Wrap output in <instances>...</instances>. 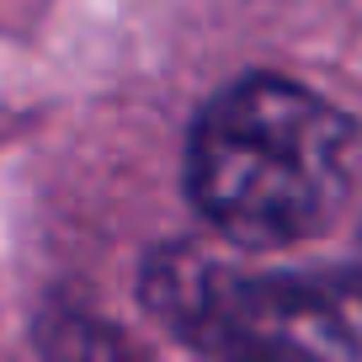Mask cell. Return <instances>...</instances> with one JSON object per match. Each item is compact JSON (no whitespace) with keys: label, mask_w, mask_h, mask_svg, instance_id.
Returning <instances> with one entry per match:
<instances>
[{"label":"cell","mask_w":362,"mask_h":362,"mask_svg":"<svg viewBox=\"0 0 362 362\" xmlns=\"http://www.w3.org/2000/svg\"><path fill=\"white\" fill-rule=\"evenodd\" d=\"M149 283L155 309L208 362H362V272L235 277L170 256Z\"/></svg>","instance_id":"7a4b0ae2"},{"label":"cell","mask_w":362,"mask_h":362,"mask_svg":"<svg viewBox=\"0 0 362 362\" xmlns=\"http://www.w3.org/2000/svg\"><path fill=\"white\" fill-rule=\"evenodd\" d=\"M357 128L325 96L283 75H245L197 112L187 192L197 214L245 250H283L341 214Z\"/></svg>","instance_id":"6da1fadb"}]
</instances>
